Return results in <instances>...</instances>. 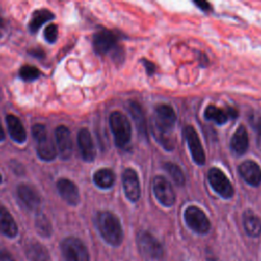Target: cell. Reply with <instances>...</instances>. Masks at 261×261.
<instances>
[{
  "label": "cell",
  "mask_w": 261,
  "mask_h": 261,
  "mask_svg": "<svg viewBox=\"0 0 261 261\" xmlns=\"http://www.w3.org/2000/svg\"><path fill=\"white\" fill-rule=\"evenodd\" d=\"M207 179L211 188L222 198L230 199L234 190L229 181L228 177L223 173V171L217 167H212L207 173Z\"/></svg>",
  "instance_id": "obj_6"
},
{
  "label": "cell",
  "mask_w": 261,
  "mask_h": 261,
  "mask_svg": "<svg viewBox=\"0 0 261 261\" xmlns=\"http://www.w3.org/2000/svg\"><path fill=\"white\" fill-rule=\"evenodd\" d=\"M238 116V111L233 108H219L214 105H208L204 111V117L207 120L217 124H224L228 119H233Z\"/></svg>",
  "instance_id": "obj_14"
},
{
  "label": "cell",
  "mask_w": 261,
  "mask_h": 261,
  "mask_svg": "<svg viewBox=\"0 0 261 261\" xmlns=\"http://www.w3.org/2000/svg\"><path fill=\"white\" fill-rule=\"evenodd\" d=\"M122 187L125 197L130 202H137L141 197V186L138 173L133 168H126L122 173Z\"/></svg>",
  "instance_id": "obj_10"
},
{
  "label": "cell",
  "mask_w": 261,
  "mask_h": 261,
  "mask_svg": "<svg viewBox=\"0 0 261 261\" xmlns=\"http://www.w3.org/2000/svg\"><path fill=\"white\" fill-rule=\"evenodd\" d=\"M57 37H58V28H57V25L54 24V23L49 24L45 29V31H44V38H45V40L48 43L53 44L56 41Z\"/></svg>",
  "instance_id": "obj_30"
},
{
  "label": "cell",
  "mask_w": 261,
  "mask_h": 261,
  "mask_svg": "<svg viewBox=\"0 0 261 261\" xmlns=\"http://www.w3.org/2000/svg\"><path fill=\"white\" fill-rule=\"evenodd\" d=\"M55 139L59 155L62 159H68L72 154V141L69 129L64 125H59L55 129Z\"/></svg>",
  "instance_id": "obj_15"
},
{
  "label": "cell",
  "mask_w": 261,
  "mask_h": 261,
  "mask_svg": "<svg viewBox=\"0 0 261 261\" xmlns=\"http://www.w3.org/2000/svg\"><path fill=\"white\" fill-rule=\"evenodd\" d=\"M96 225L103 240L118 247L123 240V230L118 217L110 211H99L96 215Z\"/></svg>",
  "instance_id": "obj_1"
},
{
  "label": "cell",
  "mask_w": 261,
  "mask_h": 261,
  "mask_svg": "<svg viewBox=\"0 0 261 261\" xmlns=\"http://www.w3.org/2000/svg\"><path fill=\"white\" fill-rule=\"evenodd\" d=\"M128 111L130 113L132 118L136 122V126L139 129L140 134L146 136L147 135V123L145 119V115L141 105L136 101L128 102Z\"/></svg>",
  "instance_id": "obj_24"
},
{
  "label": "cell",
  "mask_w": 261,
  "mask_h": 261,
  "mask_svg": "<svg viewBox=\"0 0 261 261\" xmlns=\"http://www.w3.org/2000/svg\"><path fill=\"white\" fill-rule=\"evenodd\" d=\"M142 62H143L144 66H145V68H146L147 73H148L149 75H150V74H153L154 71H155V65H154V63L151 62V61H149V60H147V59H143Z\"/></svg>",
  "instance_id": "obj_32"
},
{
  "label": "cell",
  "mask_w": 261,
  "mask_h": 261,
  "mask_svg": "<svg viewBox=\"0 0 261 261\" xmlns=\"http://www.w3.org/2000/svg\"><path fill=\"white\" fill-rule=\"evenodd\" d=\"M4 139H5V133H4V130H3V127H2L1 121H0V142L3 141Z\"/></svg>",
  "instance_id": "obj_35"
},
{
  "label": "cell",
  "mask_w": 261,
  "mask_h": 261,
  "mask_svg": "<svg viewBox=\"0 0 261 261\" xmlns=\"http://www.w3.org/2000/svg\"><path fill=\"white\" fill-rule=\"evenodd\" d=\"M152 190L159 201V203L165 207H171L175 200V193L174 190L166 177L162 175H157L152 180Z\"/></svg>",
  "instance_id": "obj_7"
},
{
  "label": "cell",
  "mask_w": 261,
  "mask_h": 261,
  "mask_svg": "<svg viewBox=\"0 0 261 261\" xmlns=\"http://www.w3.org/2000/svg\"><path fill=\"white\" fill-rule=\"evenodd\" d=\"M117 46V37L114 33L108 30H101L97 32L93 37V47L96 53L103 55Z\"/></svg>",
  "instance_id": "obj_11"
},
{
  "label": "cell",
  "mask_w": 261,
  "mask_h": 261,
  "mask_svg": "<svg viewBox=\"0 0 261 261\" xmlns=\"http://www.w3.org/2000/svg\"><path fill=\"white\" fill-rule=\"evenodd\" d=\"M259 134H260V138H261V132H260V133H259Z\"/></svg>",
  "instance_id": "obj_37"
},
{
  "label": "cell",
  "mask_w": 261,
  "mask_h": 261,
  "mask_svg": "<svg viewBox=\"0 0 261 261\" xmlns=\"http://www.w3.org/2000/svg\"><path fill=\"white\" fill-rule=\"evenodd\" d=\"M93 180L100 189H110L114 185L115 174L109 168H101L94 173Z\"/></svg>",
  "instance_id": "obj_25"
},
{
  "label": "cell",
  "mask_w": 261,
  "mask_h": 261,
  "mask_svg": "<svg viewBox=\"0 0 261 261\" xmlns=\"http://www.w3.org/2000/svg\"><path fill=\"white\" fill-rule=\"evenodd\" d=\"M60 249L64 261H90L89 251L79 238H65L61 242Z\"/></svg>",
  "instance_id": "obj_3"
},
{
  "label": "cell",
  "mask_w": 261,
  "mask_h": 261,
  "mask_svg": "<svg viewBox=\"0 0 261 261\" xmlns=\"http://www.w3.org/2000/svg\"><path fill=\"white\" fill-rule=\"evenodd\" d=\"M25 255L29 261H51L47 249L38 242H31L27 245Z\"/></svg>",
  "instance_id": "obj_23"
},
{
  "label": "cell",
  "mask_w": 261,
  "mask_h": 261,
  "mask_svg": "<svg viewBox=\"0 0 261 261\" xmlns=\"http://www.w3.org/2000/svg\"><path fill=\"white\" fill-rule=\"evenodd\" d=\"M241 177L250 186L258 187L261 184V168L254 160H245L238 167Z\"/></svg>",
  "instance_id": "obj_12"
},
{
  "label": "cell",
  "mask_w": 261,
  "mask_h": 261,
  "mask_svg": "<svg viewBox=\"0 0 261 261\" xmlns=\"http://www.w3.org/2000/svg\"><path fill=\"white\" fill-rule=\"evenodd\" d=\"M6 124H7L9 136L14 142L18 144H22L25 142L27 132L21 121L19 120V118H17L13 114H8L6 116Z\"/></svg>",
  "instance_id": "obj_20"
},
{
  "label": "cell",
  "mask_w": 261,
  "mask_h": 261,
  "mask_svg": "<svg viewBox=\"0 0 261 261\" xmlns=\"http://www.w3.org/2000/svg\"><path fill=\"white\" fill-rule=\"evenodd\" d=\"M243 225L248 236L257 238L261 234V220L252 210H247L244 212Z\"/></svg>",
  "instance_id": "obj_22"
},
{
  "label": "cell",
  "mask_w": 261,
  "mask_h": 261,
  "mask_svg": "<svg viewBox=\"0 0 261 261\" xmlns=\"http://www.w3.org/2000/svg\"><path fill=\"white\" fill-rule=\"evenodd\" d=\"M0 261H15V259L5 248H0Z\"/></svg>",
  "instance_id": "obj_31"
},
{
  "label": "cell",
  "mask_w": 261,
  "mask_h": 261,
  "mask_svg": "<svg viewBox=\"0 0 261 261\" xmlns=\"http://www.w3.org/2000/svg\"><path fill=\"white\" fill-rule=\"evenodd\" d=\"M164 169L168 172V174L170 175V177L173 179V181L181 187L185 185V181H186V178H185V174L181 170V168L175 164V163H172V162H165L164 165H163Z\"/></svg>",
  "instance_id": "obj_28"
},
{
  "label": "cell",
  "mask_w": 261,
  "mask_h": 261,
  "mask_svg": "<svg viewBox=\"0 0 261 261\" xmlns=\"http://www.w3.org/2000/svg\"><path fill=\"white\" fill-rule=\"evenodd\" d=\"M77 145H79L82 158L85 161L91 162L95 159L96 149H95V145L89 129L87 128L80 129L77 134Z\"/></svg>",
  "instance_id": "obj_16"
},
{
  "label": "cell",
  "mask_w": 261,
  "mask_h": 261,
  "mask_svg": "<svg viewBox=\"0 0 261 261\" xmlns=\"http://www.w3.org/2000/svg\"><path fill=\"white\" fill-rule=\"evenodd\" d=\"M57 191L61 198L69 205L75 206L80 203L81 197L77 187L68 178H60L56 184Z\"/></svg>",
  "instance_id": "obj_13"
},
{
  "label": "cell",
  "mask_w": 261,
  "mask_h": 261,
  "mask_svg": "<svg viewBox=\"0 0 261 261\" xmlns=\"http://www.w3.org/2000/svg\"><path fill=\"white\" fill-rule=\"evenodd\" d=\"M54 18V14L48 9H39L32 14L29 29L32 33H37L38 30L47 21Z\"/></svg>",
  "instance_id": "obj_26"
},
{
  "label": "cell",
  "mask_w": 261,
  "mask_h": 261,
  "mask_svg": "<svg viewBox=\"0 0 261 261\" xmlns=\"http://www.w3.org/2000/svg\"><path fill=\"white\" fill-rule=\"evenodd\" d=\"M30 53L37 58H43L45 56V53L42 49H33L32 51H30Z\"/></svg>",
  "instance_id": "obj_34"
},
{
  "label": "cell",
  "mask_w": 261,
  "mask_h": 261,
  "mask_svg": "<svg viewBox=\"0 0 261 261\" xmlns=\"http://www.w3.org/2000/svg\"><path fill=\"white\" fill-rule=\"evenodd\" d=\"M40 74H41L40 70L33 65L27 64V65L21 66L19 69V76L21 80H23L25 82L35 81L40 76Z\"/></svg>",
  "instance_id": "obj_29"
},
{
  "label": "cell",
  "mask_w": 261,
  "mask_h": 261,
  "mask_svg": "<svg viewBox=\"0 0 261 261\" xmlns=\"http://www.w3.org/2000/svg\"><path fill=\"white\" fill-rule=\"evenodd\" d=\"M187 225L195 232L206 234L211 228V223L202 209L197 206H189L184 212Z\"/></svg>",
  "instance_id": "obj_5"
},
{
  "label": "cell",
  "mask_w": 261,
  "mask_h": 261,
  "mask_svg": "<svg viewBox=\"0 0 261 261\" xmlns=\"http://www.w3.org/2000/svg\"><path fill=\"white\" fill-rule=\"evenodd\" d=\"M0 232L10 239H13L18 233L17 224L10 212L0 204Z\"/></svg>",
  "instance_id": "obj_18"
},
{
  "label": "cell",
  "mask_w": 261,
  "mask_h": 261,
  "mask_svg": "<svg viewBox=\"0 0 261 261\" xmlns=\"http://www.w3.org/2000/svg\"><path fill=\"white\" fill-rule=\"evenodd\" d=\"M176 121L174 109L167 104H160L155 108V124L158 132L165 134L170 132Z\"/></svg>",
  "instance_id": "obj_9"
},
{
  "label": "cell",
  "mask_w": 261,
  "mask_h": 261,
  "mask_svg": "<svg viewBox=\"0 0 261 261\" xmlns=\"http://www.w3.org/2000/svg\"><path fill=\"white\" fill-rule=\"evenodd\" d=\"M35 227L38 233L43 238H49L52 234V225L47 216L43 213H39L35 219Z\"/></svg>",
  "instance_id": "obj_27"
},
{
  "label": "cell",
  "mask_w": 261,
  "mask_h": 261,
  "mask_svg": "<svg viewBox=\"0 0 261 261\" xmlns=\"http://www.w3.org/2000/svg\"><path fill=\"white\" fill-rule=\"evenodd\" d=\"M182 136L187 142V145L189 147L193 160L197 164L203 165L206 161V157H205V152L202 147L200 138L196 129L192 125H187L182 129Z\"/></svg>",
  "instance_id": "obj_8"
},
{
  "label": "cell",
  "mask_w": 261,
  "mask_h": 261,
  "mask_svg": "<svg viewBox=\"0 0 261 261\" xmlns=\"http://www.w3.org/2000/svg\"><path fill=\"white\" fill-rule=\"evenodd\" d=\"M1 180H2V176H1V174H0V184H1Z\"/></svg>",
  "instance_id": "obj_36"
},
{
  "label": "cell",
  "mask_w": 261,
  "mask_h": 261,
  "mask_svg": "<svg viewBox=\"0 0 261 261\" xmlns=\"http://www.w3.org/2000/svg\"><path fill=\"white\" fill-rule=\"evenodd\" d=\"M195 4H196L199 8H201L202 10H205V11H208V10H210V8H211L210 4H209L208 2H206V1H195Z\"/></svg>",
  "instance_id": "obj_33"
},
{
  "label": "cell",
  "mask_w": 261,
  "mask_h": 261,
  "mask_svg": "<svg viewBox=\"0 0 261 261\" xmlns=\"http://www.w3.org/2000/svg\"><path fill=\"white\" fill-rule=\"evenodd\" d=\"M137 243L141 253L153 260H159L163 257L164 250L159 241L150 232L142 230L137 236Z\"/></svg>",
  "instance_id": "obj_4"
},
{
  "label": "cell",
  "mask_w": 261,
  "mask_h": 261,
  "mask_svg": "<svg viewBox=\"0 0 261 261\" xmlns=\"http://www.w3.org/2000/svg\"><path fill=\"white\" fill-rule=\"evenodd\" d=\"M249 148V137L244 125H240L230 139V149L237 155H243Z\"/></svg>",
  "instance_id": "obj_19"
},
{
  "label": "cell",
  "mask_w": 261,
  "mask_h": 261,
  "mask_svg": "<svg viewBox=\"0 0 261 261\" xmlns=\"http://www.w3.org/2000/svg\"><path fill=\"white\" fill-rule=\"evenodd\" d=\"M36 142H37V153L42 160L51 161L56 157L57 155L56 148L53 142L51 141V139L48 138V135H45L36 139Z\"/></svg>",
  "instance_id": "obj_21"
},
{
  "label": "cell",
  "mask_w": 261,
  "mask_h": 261,
  "mask_svg": "<svg viewBox=\"0 0 261 261\" xmlns=\"http://www.w3.org/2000/svg\"><path fill=\"white\" fill-rule=\"evenodd\" d=\"M17 196L21 203L30 210L38 208L41 203V198L37 190L27 184H21L17 187Z\"/></svg>",
  "instance_id": "obj_17"
},
{
  "label": "cell",
  "mask_w": 261,
  "mask_h": 261,
  "mask_svg": "<svg viewBox=\"0 0 261 261\" xmlns=\"http://www.w3.org/2000/svg\"><path fill=\"white\" fill-rule=\"evenodd\" d=\"M109 125L118 148H125L132 139V125L127 117L119 112L113 111L109 116Z\"/></svg>",
  "instance_id": "obj_2"
}]
</instances>
